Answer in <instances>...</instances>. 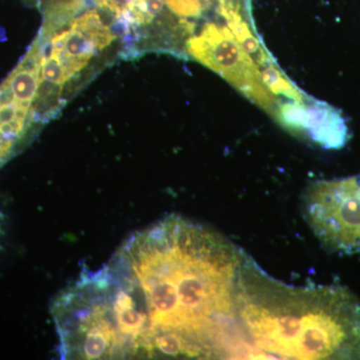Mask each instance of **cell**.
<instances>
[{
  "mask_svg": "<svg viewBox=\"0 0 360 360\" xmlns=\"http://www.w3.org/2000/svg\"><path fill=\"white\" fill-rule=\"evenodd\" d=\"M246 253L170 217L137 232L52 307L65 359H232Z\"/></svg>",
  "mask_w": 360,
  "mask_h": 360,
  "instance_id": "1",
  "label": "cell"
},
{
  "mask_svg": "<svg viewBox=\"0 0 360 360\" xmlns=\"http://www.w3.org/2000/svg\"><path fill=\"white\" fill-rule=\"evenodd\" d=\"M236 304L248 359H360V300L347 288L288 285L246 255Z\"/></svg>",
  "mask_w": 360,
  "mask_h": 360,
  "instance_id": "2",
  "label": "cell"
},
{
  "mask_svg": "<svg viewBox=\"0 0 360 360\" xmlns=\"http://www.w3.org/2000/svg\"><path fill=\"white\" fill-rule=\"evenodd\" d=\"M302 206L305 221L322 245L338 252L360 251V174L312 182Z\"/></svg>",
  "mask_w": 360,
  "mask_h": 360,
  "instance_id": "3",
  "label": "cell"
},
{
  "mask_svg": "<svg viewBox=\"0 0 360 360\" xmlns=\"http://www.w3.org/2000/svg\"><path fill=\"white\" fill-rule=\"evenodd\" d=\"M186 47L201 65L219 73L267 112H274V97L265 87L262 72L229 28L208 23L200 35L188 39Z\"/></svg>",
  "mask_w": 360,
  "mask_h": 360,
  "instance_id": "4",
  "label": "cell"
},
{
  "mask_svg": "<svg viewBox=\"0 0 360 360\" xmlns=\"http://www.w3.org/2000/svg\"><path fill=\"white\" fill-rule=\"evenodd\" d=\"M115 39L101 14L89 11L71 21L68 30L54 33L44 49L58 58L71 78L89 65L97 51H103Z\"/></svg>",
  "mask_w": 360,
  "mask_h": 360,
  "instance_id": "5",
  "label": "cell"
},
{
  "mask_svg": "<svg viewBox=\"0 0 360 360\" xmlns=\"http://www.w3.org/2000/svg\"><path fill=\"white\" fill-rule=\"evenodd\" d=\"M219 11L226 20L232 34L243 47V49L250 56H253L255 58L252 59H255L258 63L264 65L267 61L266 54L262 51L257 39L253 37L248 25L243 20L238 11L233 8L231 4H226L224 0H220Z\"/></svg>",
  "mask_w": 360,
  "mask_h": 360,
  "instance_id": "6",
  "label": "cell"
},
{
  "mask_svg": "<svg viewBox=\"0 0 360 360\" xmlns=\"http://www.w3.org/2000/svg\"><path fill=\"white\" fill-rule=\"evenodd\" d=\"M101 8L115 14L125 25H148L155 16L149 13L148 0H94Z\"/></svg>",
  "mask_w": 360,
  "mask_h": 360,
  "instance_id": "7",
  "label": "cell"
},
{
  "mask_svg": "<svg viewBox=\"0 0 360 360\" xmlns=\"http://www.w3.org/2000/svg\"><path fill=\"white\" fill-rule=\"evenodd\" d=\"M262 80L265 87L269 92L274 94H281L292 99L295 103H303V97L302 94L295 89V85L291 84L283 73L281 72L276 66L269 65L264 68L262 72Z\"/></svg>",
  "mask_w": 360,
  "mask_h": 360,
  "instance_id": "8",
  "label": "cell"
},
{
  "mask_svg": "<svg viewBox=\"0 0 360 360\" xmlns=\"http://www.w3.org/2000/svg\"><path fill=\"white\" fill-rule=\"evenodd\" d=\"M170 11L179 16H196L200 13V0H163Z\"/></svg>",
  "mask_w": 360,
  "mask_h": 360,
  "instance_id": "9",
  "label": "cell"
}]
</instances>
